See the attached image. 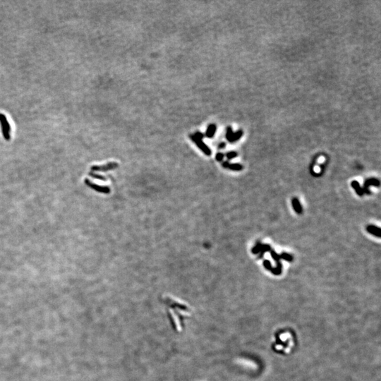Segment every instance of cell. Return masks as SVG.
<instances>
[{"label": "cell", "mask_w": 381, "mask_h": 381, "mask_svg": "<svg viewBox=\"0 0 381 381\" xmlns=\"http://www.w3.org/2000/svg\"><path fill=\"white\" fill-rule=\"evenodd\" d=\"M0 126L4 138L6 141H9L11 138V126L6 116L3 113H0Z\"/></svg>", "instance_id": "6da1fadb"}, {"label": "cell", "mask_w": 381, "mask_h": 381, "mask_svg": "<svg viewBox=\"0 0 381 381\" xmlns=\"http://www.w3.org/2000/svg\"><path fill=\"white\" fill-rule=\"evenodd\" d=\"M280 256L281 259H283V260H285L286 261H288V262H292L293 259H294V258H293L292 255H290V254L287 253H285V252H283V253L280 254Z\"/></svg>", "instance_id": "5bb4252c"}, {"label": "cell", "mask_w": 381, "mask_h": 381, "mask_svg": "<svg viewBox=\"0 0 381 381\" xmlns=\"http://www.w3.org/2000/svg\"><path fill=\"white\" fill-rule=\"evenodd\" d=\"M222 166L225 169H229L232 171H241L243 169V166L239 163H229V162L225 161L222 164Z\"/></svg>", "instance_id": "52a82bcc"}, {"label": "cell", "mask_w": 381, "mask_h": 381, "mask_svg": "<svg viewBox=\"0 0 381 381\" xmlns=\"http://www.w3.org/2000/svg\"><path fill=\"white\" fill-rule=\"evenodd\" d=\"M366 230L368 233L377 236V237H381V229L380 227H377L376 226L373 225H368V227H366Z\"/></svg>", "instance_id": "ba28073f"}, {"label": "cell", "mask_w": 381, "mask_h": 381, "mask_svg": "<svg viewBox=\"0 0 381 381\" xmlns=\"http://www.w3.org/2000/svg\"><path fill=\"white\" fill-rule=\"evenodd\" d=\"M292 204L294 211H295L296 213H298V214H301V213H302L303 211L302 206H301V203H300V201L299 200V199H298L297 198H294L292 199Z\"/></svg>", "instance_id": "30bf717a"}, {"label": "cell", "mask_w": 381, "mask_h": 381, "mask_svg": "<svg viewBox=\"0 0 381 381\" xmlns=\"http://www.w3.org/2000/svg\"><path fill=\"white\" fill-rule=\"evenodd\" d=\"M243 135V131L241 130L235 132V133H233V134L231 136L229 140L228 141L229 143H234L236 141H237L238 140H239L241 138V136Z\"/></svg>", "instance_id": "7c38bea8"}, {"label": "cell", "mask_w": 381, "mask_h": 381, "mask_svg": "<svg viewBox=\"0 0 381 381\" xmlns=\"http://www.w3.org/2000/svg\"><path fill=\"white\" fill-rule=\"evenodd\" d=\"M89 176H91V177L94 178V179L102 180V181H106V180H107V178H106L105 176H104L102 175H100V174H96V173H95L93 172H89Z\"/></svg>", "instance_id": "9a60e30c"}, {"label": "cell", "mask_w": 381, "mask_h": 381, "mask_svg": "<svg viewBox=\"0 0 381 381\" xmlns=\"http://www.w3.org/2000/svg\"><path fill=\"white\" fill-rule=\"evenodd\" d=\"M370 186H374L378 187L380 186V181L377 179H375V178H370V179H368L365 181L364 183H363V193H366V194H370Z\"/></svg>", "instance_id": "8992f818"}, {"label": "cell", "mask_w": 381, "mask_h": 381, "mask_svg": "<svg viewBox=\"0 0 381 381\" xmlns=\"http://www.w3.org/2000/svg\"><path fill=\"white\" fill-rule=\"evenodd\" d=\"M119 167L117 162H110L107 163L106 165H93L91 167V170L94 172H107V171L113 170V169L117 168Z\"/></svg>", "instance_id": "3957f363"}, {"label": "cell", "mask_w": 381, "mask_h": 381, "mask_svg": "<svg viewBox=\"0 0 381 381\" xmlns=\"http://www.w3.org/2000/svg\"><path fill=\"white\" fill-rule=\"evenodd\" d=\"M226 156H227V158L228 159V160H232L233 158H236V157L237 156V153H236V152L235 151H231V152H229V153H227V155H226Z\"/></svg>", "instance_id": "ac0fdd59"}, {"label": "cell", "mask_w": 381, "mask_h": 381, "mask_svg": "<svg viewBox=\"0 0 381 381\" xmlns=\"http://www.w3.org/2000/svg\"><path fill=\"white\" fill-rule=\"evenodd\" d=\"M216 130H217L216 125H215V123H210V124L208 125L205 135V136L208 138H213V136H215Z\"/></svg>", "instance_id": "9c48e42d"}, {"label": "cell", "mask_w": 381, "mask_h": 381, "mask_svg": "<svg viewBox=\"0 0 381 381\" xmlns=\"http://www.w3.org/2000/svg\"><path fill=\"white\" fill-rule=\"evenodd\" d=\"M270 250H271V246H270V245L263 244L262 247H261V249L260 251V256H259V258H262L263 256L264 253H265V252L270 251Z\"/></svg>", "instance_id": "4fadbf2b"}, {"label": "cell", "mask_w": 381, "mask_h": 381, "mask_svg": "<svg viewBox=\"0 0 381 381\" xmlns=\"http://www.w3.org/2000/svg\"><path fill=\"white\" fill-rule=\"evenodd\" d=\"M262 245H263L262 243H260V242L256 243V245H255V246H253V248H252V250H251L252 253H253V254H258V253H260L261 247H262Z\"/></svg>", "instance_id": "2e32d148"}, {"label": "cell", "mask_w": 381, "mask_h": 381, "mask_svg": "<svg viewBox=\"0 0 381 381\" xmlns=\"http://www.w3.org/2000/svg\"><path fill=\"white\" fill-rule=\"evenodd\" d=\"M189 137L191 139V141H193L195 144H196V146H198V148L199 149L203 151V153H204L205 155H206L207 156H210L212 154L211 150L210 149L209 147L206 145L205 143L201 139L197 138L193 134H189Z\"/></svg>", "instance_id": "7a4b0ae2"}, {"label": "cell", "mask_w": 381, "mask_h": 381, "mask_svg": "<svg viewBox=\"0 0 381 381\" xmlns=\"http://www.w3.org/2000/svg\"><path fill=\"white\" fill-rule=\"evenodd\" d=\"M233 131H232V128L231 126H229L227 129V133H226V138H227V141L229 140L232 135L233 134Z\"/></svg>", "instance_id": "d6986e66"}, {"label": "cell", "mask_w": 381, "mask_h": 381, "mask_svg": "<svg viewBox=\"0 0 381 381\" xmlns=\"http://www.w3.org/2000/svg\"><path fill=\"white\" fill-rule=\"evenodd\" d=\"M225 146H226L225 143H223V142H222V143H220V145H219L218 147H219V148H220V149H222V148H225Z\"/></svg>", "instance_id": "7402d4cb"}, {"label": "cell", "mask_w": 381, "mask_h": 381, "mask_svg": "<svg viewBox=\"0 0 381 381\" xmlns=\"http://www.w3.org/2000/svg\"><path fill=\"white\" fill-rule=\"evenodd\" d=\"M263 263L264 268H265L266 270H271L272 268H273V266H272L270 261L268 260H263Z\"/></svg>", "instance_id": "e0dca14e"}, {"label": "cell", "mask_w": 381, "mask_h": 381, "mask_svg": "<svg viewBox=\"0 0 381 381\" xmlns=\"http://www.w3.org/2000/svg\"><path fill=\"white\" fill-rule=\"evenodd\" d=\"M351 186L353 188H354L355 190L356 193L357 195H359V196H362V195L364 194L363 193V188H361V186H360V183L358 182L357 181L354 180V181H352V183H351Z\"/></svg>", "instance_id": "8fae6325"}, {"label": "cell", "mask_w": 381, "mask_h": 381, "mask_svg": "<svg viewBox=\"0 0 381 381\" xmlns=\"http://www.w3.org/2000/svg\"><path fill=\"white\" fill-rule=\"evenodd\" d=\"M270 255H271V257L273 258V260L276 262V264H277V267L275 268H273L270 271L272 272L273 274H274L275 275H280L282 273V263L280 262V259L281 258H280V255H279V254L274 250H270Z\"/></svg>", "instance_id": "5b68a950"}, {"label": "cell", "mask_w": 381, "mask_h": 381, "mask_svg": "<svg viewBox=\"0 0 381 381\" xmlns=\"http://www.w3.org/2000/svg\"><path fill=\"white\" fill-rule=\"evenodd\" d=\"M224 157H225V155H224L223 153H218V154L216 155V156H215V159H216L217 161L221 162V161H222V160H223Z\"/></svg>", "instance_id": "ffe728a7"}, {"label": "cell", "mask_w": 381, "mask_h": 381, "mask_svg": "<svg viewBox=\"0 0 381 381\" xmlns=\"http://www.w3.org/2000/svg\"><path fill=\"white\" fill-rule=\"evenodd\" d=\"M84 182L88 187H89V188H91V189L95 190V191L98 192V193L109 194L111 191L110 188L107 186H100V185L96 184V183L92 182L91 181H90V180L88 179H85Z\"/></svg>", "instance_id": "277c9868"}, {"label": "cell", "mask_w": 381, "mask_h": 381, "mask_svg": "<svg viewBox=\"0 0 381 381\" xmlns=\"http://www.w3.org/2000/svg\"><path fill=\"white\" fill-rule=\"evenodd\" d=\"M193 135L195 136L197 138L201 139V140H202V139L205 137L204 134L203 133H201V132H200V131H196L195 133H193Z\"/></svg>", "instance_id": "44dd1931"}]
</instances>
